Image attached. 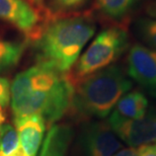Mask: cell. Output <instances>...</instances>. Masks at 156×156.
I'll return each mask as SVG.
<instances>
[{
	"label": "cell",
	"instance_id": "obj_1",
	"mask_svg": "<svg viewBox=\"0 0 156 156\" xmlns=\"http://www.w3.org/2000/svg\"><path fill=\"white\" fill-rule=\"evenodd\" d=\"M73 92L69 75L37 64L18 73L10 85L14 120L40 116L52 126L69 111Z\"/></svg>",
	"mask_w": 156,
	"mask_h": 156
},
{
	"label": "cell",
	"instance_id": "obj_2",
	"mask_svg": "<svg viewBox=\"0 0 156 156\" xmlns=\"http://www.w3.org/2000/svg\"><path fill=\"white\" fill-rule=\"evenodd\" d=\"M95 30L94 20L88 14L53 18L41 27L34 41L38 64L66 74L75 65Z\"/></svg>",
	"mask_w": 156,
	"mask_h": 156
},
{
	"label": "cell",
	"instance_id": "obj_3",
	"mask_svg": "<svg viewBox=\"0 0 156 156\" xmlns=\"http://www.w3.org/2000/svg\"><path fill=\"white\" fill-rule=\"evenodd\" d=\"M132 86L123 68L111 65L74 83L69 110L80 120L104 119Z\"/></svg>",
	"mask_w": 156,
	"mask_h": 156
},
{
	"label": "cell",
	"instance_id": "obj_4",
	"mask_svg": "<svg viewBox=\"0 0 156 156\" xmlns=\"http://www.w3.org/2000/svg\"><path fill=\"white\" fill-rule=\"evenodd\" d=\"M128 34L122 27H110L99 33L80 56L69 77L73 83L114 63L127 49Z\"/></svg>",
	"mask_w": 156,
	"mask_h": 156
},
{
	"label": "cell",
	"instance_id": "obj_5",
	"mask_svg": "<svg viewBox=\"0 0 156 156\" xmlns=\"http://www.w3.org/2000/svg\"><path fill=\"white\" fill-rule=\"evenodd\" d=\"M128 75L156 96V51L135 44L128 55Z\"/></svg>",
	"mask_w": 156,
	"mask_h": 156
},
{
	"label": "cell",
	"instance_id": "obj_6",
	"mask_svg": "<svg viewBox=\"0 0 156 156\" xmlns=\"http://www.w3.org/2000/svg\"><path fill=\"white\" fill-rule=\"evenodd\" d=\"M40 14L24 0H0V20L11 23L35 41L40 30Z\"/></svg>",
	"mask_w": 156,
	"mask_h": 156
},
{
	"label": "cell",
	"instance_id": "obj_7",
	"mask_svg": "<svg viewBox=\"0 0 156 156\" xmlns=\"http://www.w3.org/2000/svg\"><path fill=\"white\" fill-rule=\"evenodd\" d=\"M122 145L120 138L107 123H94L84 132L85 156H113L122 148Z\"/></svg>",
	"mask_w": 156,
	"mask_h": 156
},
{
	"label": "cell",
	"instance_id": "obj_8",
	"mask_svg": "<svg viewBox=\"0 0 156 156\" xmlns=\"http://www.w3.org/2000/svg\"><path fill=\"white\" fill-rule=\"evenodd\" d=\"M117 136L131 147L137 148L156 142V112L137 120L127 121L113 128Z\"/></svg>",
	"mask_w": 156,
	"mask_h": 156
},
{
	"label": "cell",
	"instance_id": "obj_9",
	"mask_svg": "<svg viewBox=\"0 0 156 156\" xmlns=\"http://www.w3.org/2000/svg\"><path fill=\"white\" fill-rule=\"evenodd\" d=\"M14 122L20 147L27 156H37L47 127L45 120L40 116H29Z\"/></svg>",
	"mask_w": 156,
	"mask_h": 156
},
{
	"label": "cell",
	"instance_id": "obj_10",
	"mask_svg": "<svg viewBox=\"0 0 156 156\" xmlns=\"http://www.w3.org/2000/svg\"><path fill=\"white\" fill-rule=\"evenodd\" d=\"M148 99L145 94L139 90L126 93L120 98L108 119V125L113 129L121 123L137 120L146 114Z\"/></svg>",
	"mask_w": 156,
	"mask_h": 156
},
{
	"label": "cell",
	"instance_id": "obj_11",
	"mask_svg": "<svg viewBox=\"0 0 156 156\" xmlns=\"http://www.w3.org/2000/svg\"><path fill=\"white\" fill-rule=\"evenodd\" d=\"M73 136L69 125H54L49 130L40 156H65Z\"/></svg>",
	"mask_w": 156,
	"mask_h": 156
},
{
	"label": "cell",
	"instance_id": "obj_12",
	"mask_svg": "<svg viewBox=\"0 0 156 156\" xmlns=\"http://www.w3.org/2000/svg\"><path fill=\"white\" fill-rule=\"evenodd\" d=\"M26 44L6 40L0 36V72L14 67L21 59Z\"/></svg>",
	"mask_w": 156,
	"mask_h": 156
},
{
	"label": "cell",
	"instance_id": "obj_13",
	"mask_svg": "<svg viewBox=\"0 0 156 156\" xmlns=\"http://www.w3.org/2000/svg\"><path fill=\"white\" fill-rule=\"evenodd\" d=\"M139 0H96L99 11L113 20H122L133 10Z\"/></svg>",
	"mask_w": 156,
	"mask_h": 156
},
{
	"label": "cell",
	"instance_id": "obj_14",
	"mask_svg": "<svg viewBox=\"0 0 156 156\" xmlns=\"http://www.w3.org/2000/svg\"><path fill=\"white\" fill-rule=\"evenodd\" d=\"M20 147L17 131L10 124L0 126V156H9Z\"/></svg>",
	"mask_w": 156,
	"mask_h": 156
},
{
	"label": "cell",
	"instance_id": "obj_15",
	"mask_svg": "<svg viewBox=\"0 0 156 156\" xmlns=\"http://www.w3.org/2000/svg\"><path fill=\"white\" fill-rule=\"evenodd\" d=\"M136 27L140 39L156 51V20L141 18L137 21Z\"/></svg>",
	"mask_w": 156,
	"mask_h": 156
},
{
	"label": "cell",
	"instance_id": "obj_16",
	"mask_svg": "<svg viewBox=\"0 0 156 156\" xmlns=\"http://www.w3.org/2000/svg\"><path fill=\"white\" fill-rule=\"evenodd\" d=\"M51 1L55 9L67 11L80 7L86 0H51Z\"/></svg>",
	"mask_w": 156,
	"mask_h": 156
},
{
	"label": "cell",
	"instance_id": "obj_17",
	"mask_svg": "<svg viewBox=\"0 0 156 156\" xmlns=\"http://www.w3.org/2000/svg\"><path fill=\"white\" fill-rule=\"evenodd\" d=\"M10 101V84L4 77L0 76V105L7 107Z\"/></svg>",
	"mask_w": 156,
	"mask_h": 156
},
{
	"label": "cell",
	"instance_id": "obj_18",
	"mask_svg": "<svg viewBox=\"0 0 156 156\" xmlns=\"http://www.w3.org/2000/svg\"><path fill=\"white\" fill-rule=\"evenodd\" d=\"M139 156H156V150L153 145H145L139 147Z\"/></svg>",
	"mask_w": 156,
	"mask_h": 156
},
{
	"label": "cell",
	"instance_id": "obj_19",
	"mask_svg": "<svg viewBox=\"0 0 156 156\" xmlns=\"http://www.w3.org/2000/svg\"><path fill=\"white\" fill-rule=\"evenodd\" d=\"M113 156H139V149L130 147V148H125L122 150H119L115 155Z\"/></svg>",
	"mask_w": 156,
	"mask_h": 156
},
{
	"label": "cell",
	"instance_id": "obj_20",
	"mask_svg": "<svg viewBox=\"0 0 156 156\" xmlns=\"http://www.w3.org/2000/svg\"><path fill=\"white\" fill-rule=\"evenodd\" d=\"M147 13L150 15L151 17H154L156 20V1L151 3L147 8Z\"/></svg>",
	"mask_w": 156,
	"mask_h": 156
},
{
	"label": "cell",
	"instance_id": "obj_21",
	"mask_svg": "<svg viewBox=\"0 0 156 156\" xmlns=\"http://www.w3.org/2000/svg\"><path fill=\"white\" fill-rule=\"evenodd\" d=\"M9 156H27L26 154V152L23 151V149L21 148V147H18V149H16L13 153H12L11 155H9Z\"/></svg>",
	"mask_w": 156,
	"mask_h": 156
},
{
	"label": "cell",
	"instance_id": "obj_22",
	"mask_svg": "<svg viewBox=\"0 0 156 156\" xmlns=\"http://www.w3.org/2000/svg\"><path fill=\"white\" fill-rule=\"evenodd\" d=\"M5 119H6V118H5V114H4V112H3L2 107L0 105V125L4 124Z\"/></svg>",
	"mask_w": 156,
	"mask_h": 156
},
{
	"label": "cell",
	"instance_id": "obj_23",
	"mask_svg": "<svg viewBox=\"0 0 156 156\" xmlns=\"http://www.w3.org/2000/svg\"><path fill=\"white\" fill-rule=\"evenodd\" d=\"M30 1H32L38 7H43L44 6V0H30Z\"/></svg>",
	"mask_w": 156,
	"mask_h": 156
},
{
	"label": "cell",
	"instance_id": "obj_24",
	"mask_svg": "<svg viewBox=\"0 0 156 156\" xmlns=\"http://www.w3.org/2000/svg\"><path fill=\"white\" fill-rule=\"evenodd\" d=\"M153 146H154V148H155V150H156V144H155V145H153Z\"/></svg>",
	"mask_w": 156,
	"mask_h": 156
}]
</instances>
